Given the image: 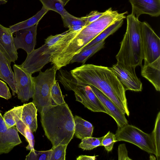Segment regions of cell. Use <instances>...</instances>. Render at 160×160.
Wrapping results in <instances>:
<instances>
[{
    "instance_id": "cell-1",
    "label": "cell",
    "mask_w": 160,
    "mask_h": 160,
    "mask_svg": "<svg viewBox=\"0 0 160 160\" xmlns=\"http://www.w3.org/2000/svg\"><path fill=\"white\" fill-rule=\"evenodd\" d=\"M70 72L79 84L95 87L114 103L123 113L129 116L126 91L110 68L84 64Z\"/></svg>"
},
{
    "instance_id": "cell-2",
    "label": "cell",
    "mask_w": 160,
    "mask_h": 160,
    "mask_svg": "<svg viewBox=\"0 0 160 160\" xmlns=\"http://www.w3.org/2000/svg\"><path fill=\"white\" fill-rule=\"evenodd\" d=\"M40 113L42 127L52 147L68 144L74 135L75 124L74 117L67 104L45 107Z\"/></svg>"
},
{
    "instance_id": "cell-3",
    "label": "cell",
    "mask_w": 160,
    "mask_h": 160,
    "mask_svg": "<svg viewBox=\"0 0 160 160\" xmlns=\"http://www.w3.org/2000/svg\"><path fill=\"white\" fill-rule=\"evenodd\" d=\"M126 32L116 56L117 62L134 68L141 67L143 56L138 18L131 14L127 17Z\"/></svg>"
},
{
    "instance_id": "cell-4",
    "label": "cell",
    "mask_w": 160,
    "mask_h": 160,
    "mask_svg": "<svg viewBox=\"0 0 160 160\" xmlns=\"http://www.w3.org/2000/svg\"><path fill=\"white\" fill-rule=\"evenodd\" d=\"M58 77L65 89L74 92L77 101L81 103L92 111L107 113L103 105L89 85L79 84L70 72L66 70H61Z\"/></svg>"
},
{
    "instance_id": "cell-5",
    "label": "cell",
    "mask_w": 160,
    "mask_h": 160,
    "mask_svg": "<svg viewBox=\"0 0 160 160\" xmlns=\"http://www.w3.org/2000/svg\"><path fill=\"white\" fill-rule=\"evenodd\" d=\"M57 70L56 67L53 65L44 72L40 71L37 76L33 77L35 92L32 102L40 113L43 108L52 105L50 92L56 80Z\"/></svg>"
},
{
    "instance_id": "cell-6",
    "label": "cell",
    "mask_w": 160,
    "mask_h": 160,
    "mask_svg": "<svg viewBox=\"0 0 160 160\" xmlns=\"http://www.w3.org/2000/svg\"><path fill=\"white\" fill-rule=\"evenodd\" d=\"M117 141H124L134 144L147 152L156 155L152 134L146 133L128 123L118 128L115 134Z\"/></svg>"
},
{
    "instance_id": "cell-7",
    "label": "cell",
    "mask_w": 160,
    "mask_h": 160,
    "mask_svg": "<svg viewBox=\"0 0 160 160\" xmlns=\"http://www.w3.org/2000/svg\"><path fill=\"white\" fill-rule=\"evenodd\" d=\"M144 63L152 62L160 57V39L146 22H140Z\"/></svg>"
},
{
    "instance_id": "cell-8",
    "label": "cell",
    "mask_w": 160,
    "mask_h": 160,
    "mask_svg": "<svg viewBox=\"0 0 160 160\" xmlns=\"http://www.w3.org/2000/svg\"><path fill=\"white\" fill-rule=\"evenodd\" d=\"M13 69L18 98L22 102L27 101L35 92L32 75L16 64L13 65Z\"/></svg>"
},
{
    "instance_id": "cell-9",
    "label": "cell",
    "mask_w": 160,
    "mask_h": 160,
    "mask_svg": "<svg viewBox=\"0 0 160 160\" xmlns=\"http://www.w3.org/2000/svg\"><path fill=\"white\" fill-rule=\"evenodd\" d=\"M50 47L45 43L39 48L27 54L24 61L20 67L31 74L40 71L50 62Z\"/></svg>"
},
{
    "instance_id": "cell-10",
    "label": "cell",
    "mask_w": 160,
    "mask_h": 160,
    "mask_svg": "<svg viewBox=\"0 0 160 160\" xmlns=\"http://www.w3.org/2000/svg\"><path fill=\"white\" fill-rule=\"evenodd\" d=\"M110 68L118 77L125 91L142 90V83L137 76L135 68L126 67L118 62Z\"/></svg>"
},
{
    "instance_id": "cell-11",
    "label": "cell",
    "mask_w": 160,
    "mask_h": 160,
    "mask_svg": "<svg viewBox=\"0 0 160 160\" xmlns=\"http://www.w3.org/2000/svg\"><path fill=\"white\" fill-rule=\"evenodd\" d=\"M21 143L16 127L8 128L0 112V155L8 153Z\"/></svg>"
},
{
    "instance_id": "cell-12",
    "label": "cell",
    "mask_w": 160,
    "mask_h": 160,
    "mask_svg": "<svg viewBox=\"0 0 160 160\" xmlns=\"http://www.w3.org/2000/svg\"><path fill=\"white\" fill-rule=\"evenodd\" d=\"M38 23L28 28L15 32L13 41L16 49H22L27 54L34 49L36 44L37 30Z\"/></svg>"
},
{
    "instance_id": "cell-13",
    "label": "cell",
    "mask_w": 160,
    "mask_h": 160,
    "mask_svg": "<svg viewBox=\"0 0 160 160\" xmlns=\"http://www.w3.org/2000/svg\"><path fill=\"white\" fill-rule=\"evenodd\" d=\"M98 98L107 114L112 118L117 123L118 128H121L128 123L125 114L109 98L95 87L89 85Z\"/></svg>"
},
{
    "instance_id": "cell-14",
    "label": "cell",
    "mask_w": 160,
    "mask_h": 160,
    "mask_svg": "<svg viewBox=\"0 0 160 160\" xmlns=\"http://www.w3.org/2000/svg\"><path fill=\"white\" fill-rule=\"evenodd\" d=\"M132 7L131 14L137 18L142 14L152 17L160 15V0H128Z\"/></svg>"
},
{
    "instance_id": "cell-15",
    "label": "cell",
    "mask_w": 160,
    "mask_h": 160,
    "mask_svg": "<svg viewBox=\"0 0 160 160\" xmlns=\"http://www.w3.org/2000/svg\"><path fill=\"white\" fill-rule=\"evenodd\" d=\"M0 48L7 58L15 62L18 59V52L13 41V37L8 28L0 24Z\"/></svg>"
},
{
    "instance_id": "cell-16",
    "label": "cell",
    "mask_w": 160,
    "mask_h": 160,
    "mask_svg": "<svg viewBox=\"0 0 160 160\" xmlns=\"http://www.w3.org/2000/svg\"><path fill=\"white\" fill-rule=\"evenodd\" d=\"M142 76L153 85L157 91H160V57L153 62L144 64L141 67Z\"/></svg>"
},
{
    "instance_id": "cell-17",
    "label": "cell",
    "mask_w": 160,
    "mask_h": 160,
    "mask_svg": "<svg viewBox=\"0 0 160 160\" xmlns=\"http://www.w3.org/2000/svg\"><path fill=\"white\" fill-rule=\"evenodd\" d=\"M23 105L14 107L12 109L15 122L16 127L18 130L26 138L28 143L26 149L31 150L33 149L35 141L32 132L26 125L21 119V112Z\"/></svg>"
},
{
    "instance_id": "cell-18",
    "label": "cell",
    "mask_w": 160,
    "mask_h": 160,
    "mask_svg": "<svg viewBox=\"0 0 160 160\" xmlns=\"http://www.w3.org/2000/svg\"><path fill=\"white\" fill-rule=\"evenodd\" d=\"M11 63L0 48V78L8 85L14 96L17 92Z\"/></svg>"
},
{
    "instance_id": "cell-19",
    "label": "cell",
    "mask_w": 160,
    "mask_h": 160,
    "mask_svg": "<svg viewBox=\"0 0 160 160\" xmlns=\"http://www.w3.org/2000/svg\"><path fill=\"white\" fill-rule=\"evenodd\" d=\"M37 109L32 102L23 105L21 119L32 132H35L38 128Z\"/></svg>"
},
{
    "instance_id": "cell-20",
    "label": "cell",
    "mask_w": 160,
    "mask_h": 160,
    "mask_svg": "<svg viewBox=\"0 0 160 160\" xmlns=\"http://www.w3.org/2000/svg\"><path fill=\"white\" fill-rule=\"evenodd\" d=\"M73 118L75 124L74 135L76 138L82 140L92 137L94 129L92 124L78 116L75 115Z\"/></svg>"
},
{
    "instance_id": "cell-21",
    "label": "cell",
    "mask_w": 160,
    "mask_h": 160,
    "mask_svg": "<svg viewBox=\"0 0 160 160\" xmlns=\"http://www.w3.org/2000/svg\"><path fill=\"white\" fill-rule=\"evenodd\" d=\"M48 11L42 6L41 9L31 18L11 26L8 28L11 33L13 34L18 30L31 27L38 23L39 21Z\"/></svg>"
},
{
    "instance_id": "cell-22",
    "label": "cell",
    "mask_w": 160,
    "mask_h": 160,
    "mask_svg": "<svg viewBox=\"0 0 160 160\" xmlns=\"http://www.w3.org/2000/svg\"><path fill=\"white\" fill-rule=\"evenodd\" d=\"M105 44V40H102L82 50L73 57L70 63H72L77 62L81 63L82 65L84 64L88 59L103 48Z\"/></svg>"
},
{
    "instance_id": "cell-23",
    "label": "cell",
    "mask_w": 160,
    "mask_h": 160,
    "mask_svg": "<svg viewBox=\"0 0 160 160\" xmlns=\"http://www.w3.org/2000/svg\"><path fill=\"white\" fill-rule=\"evenodd\" d=\"M123 22V19L119 20L110 25L98 35L86 46L82 49H85L106 38L109 35L115 32L122 26Z\"/></svg>"
},
{
    "instance_id": "cell-24",
    "label": "cell",
    "mask_w": 160,
    "mask_h": 160,
    "mask_svg": "<svg viewBox=\"0 0 160 160\" xmlns=\"http://www.w3.org/2000/svg\"><path fill=\"white\" fill-rule=\"evenodd\" d=\"M43 6L49 11H54L61 17L68 13L64 8L63 3L60 0H39Z\"/></svg>"
},
{
    "instance_id": "cell-25",
    "label": "cell",
    "mask_w": 160,
    "mask_h": 160,
    "mask_svg": "<svg viewBox=\"0 0 160 160\" xmlns=\"http://www.w3.org/2000/svg\"><path fill=\"white\" fill-rule=\"evenodd\" d=\"M153 142L156 150L157 159H160V112L158 113L156 119L154 129L152 132Z\"/></svg>"
},
{
    "instance_id": "cell-26",
    "label": "cell",
    "mask_w": 160,
    "mask_h": 160,
    "mask_svg": "<svg viewBox=\"0 0 160 160\" xmlns=\"http://www.w3.org/2000/svg\"><path fill=\"white\" fill-rule=\"evenodd\" d=\"M103 136L100 138L87 137L82 139L79 145V148L83 150H89L102 146V142Z\"/></svg>"
},
{
    "instance_id": "cell-27",
    "label": "cell",
    "mask_w": 160,
    "mask_h": 160,
    "mask_svg": "<svg viewBox=\"0 0 160 160\" xmlns=\"http://www.w3.org/2000/svg\"><path fill=\"white\" fill-rule=\"evenodd\" d=\"M50 95L52 105H61L65 103L59 83L56 80L52 88Z\"/></svg>"
},
{
    "instance_id": "cell-28",
    "label": "cell",
    "mask_w": 160,
    "mask_h": 160,
    "mask_svg": "<svg viewBox=\"0 0 160 160\" xmlns=\"http://www.w3.org/2000/svg\"><path fill=\"white\" fill-rule=\"evenodd\" d=\"M52 149L45 151H38L33 149L30 150L26 156V160H50Z\"/></svg>"
},
{
    "instance_id": "cell-29",
    "label": "cell",
    "mask_w": 160,
    "mask_h": 160,
    "mask_svg": "<svg viewBox=\"0 0 160 160\" xmlns=\"http://www.w3.org/2000/svg\"><path fill=\"white\" fill-rule=\"evenodd\" d=\"M64 26L67 28L76 26L80 25L82 26H86L85 22L81 18L76 17L68 13L66 15L61 17Z\"/></svg>"
},
{
    "instance_id": "cell-30",
    "label": "cell",
    "mask_w": 160,
    "mask_h": 160,
    "mask_svg": "<svg viewBox=\"0 0 160 160\" xmlns=\"http://www.w3.org/2000/svg\"><path fill=\"white\" fill-rule=\"evenodd\" d=\"M68 144H59L53 147L50 160H65Z\"/></svg>"
},
{
    "instance_id": "cell-31",
    "label": "cell",
    "mask_w": 160,
    "mask_h": 160,
    "mask_svg": "<svg viewBox=\"0 0 160 160\" xmlns=\"http://www.w3.org/2000/svg\"><path fill=\"white\" fill-rule=\"evenodd\" d=\"M116 142L115 134L109 131L103 136L102 146L104 147L107 151L109 152L112 150L114 144Z\"/></svg>"
},
{
    "instance_id": "cell-32",
    "label": "cell",
    "mask_w": 160,
    "mask_h": 160,
    "mask_svg": "<svg viewBox=\"0 0 160 160\" xmlns=\"http://www.w3.org/2000/svg\"><path fill=\"white\" fill-rule=\"evenodd\" d=\"M107 12V10L103 12H100L97 11H93L86 16L81 17V18L85 22L86 26L97 20L105 14Z\"/></svg>"
},
{
    "instance_id": "cell-33",
    "label": "cell",
    "mask_w": 160,
    "mask_h": 160,
    "mask_svg": "<svg viewBox=\"0 0 160 160\" xmlns=\"http://www.w3.org/2000/svg\"><path fill=\"white\" fill-rule=\"evenodd\" d=\"M0 97L6 100L11 98L12 95L7 84L0 80Z\"/></svg>"
},
{
    "instance_id": "cell-34",
    "label": "cell",
    "mask_w": 160,
    "mask_h": 160,
    "mask_svg": "<svg viewBox=\"0 0 160 160\" xmlns=\"http://www.w3.org/2000/svg\"><path fill=\"white\" fill-rule=\"evenodd\" d=\"M3 119L8 128H9L16 124V122L12 114V109L6 112L3 115Z\"/></svg>"
},
{
    "instance_id": "cell-35",
    "label": "cell",
    "mask_w": 160,
    "mask_h": 160,
    "mask_svg": "<svg viewBox=\"0 0 160 160\" xmlns=\"http://www.w3.org/2000/svg\"><path fill=\"white\" fill-rule=\"evenodd\" d=\"M118 152L119 160H132L128 157V151L125 144H120L119 145Z\"/></svg>"
},
{
    "instance_id": "cell-36",
    "label": "cell",
    "mask_w": 160,
    "mask_h": 160,
    "mask_svg": "<svg viewBox=\"0 0 160 160\" xmlns=\"http://www.w3.org/2000/svg\"><path fill=\"white\" fill-rule=\"evenodd\" d=\"M68 31V30L62 33L58 34L54 36L50 35L45 39V43L51 48Z\"/></svg>"
},
{
    "instance_id": "cell-37",
    "label": "cell",
    "mask_w": 160,
    "mask_h": 160,
    "mask_svg": "<svg viewBox=\"0 0 160 160\" xmlns=\"http://www.w3.org/2000/svg\"><path fill=\"white\" fill-rule=\"evenodd\" d=\"M97 156H89L81 155L79 156L77 158V160H95Z\"/></svg>"
},
{
    "instance_id": "cell-38",
    "label": "cell",
    "mask_w": 160,
    "mask_h": 160,
    "mask_svg": "<svg viewBox=\"0 0 160 160\" xmlns=\"http://www.w3.org/2000/svg\"><path fill=\"white\" fill-rule=\"evenodd\" d=\"M84 27L80 25L74 26L71 27L69 28L68 30L69 31H78L82 29Z\"/></svg>"
},
{
    "instance_id": "cell-39",
    "label": "cell",
    "mask_w": 160,
    "mask_h": 160,
    "mask_svg": "<svg viewBox=\"0 0 160 160\" xmlns=\"http://www.w3.org/2000/svg\"><path fill=\"white\" fill-rule=\"evenodd\" d=\"M63 3L64 6H65L70 0H60Z\"/></svg>"
}]
</instances>
